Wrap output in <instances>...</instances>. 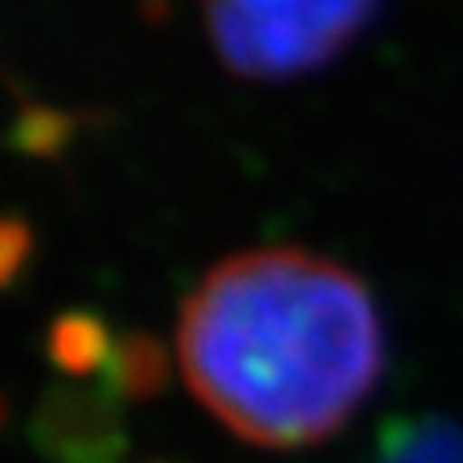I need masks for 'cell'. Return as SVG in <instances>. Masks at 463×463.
Masks as SVG:
<instances>
[{
  "mask_svg": "<svg viewBox=\"0 0 463 463\" xmlns=\"http://www.w3.org/2000/svg\"><path fill=\"white\" fill-rule=\"evenodd\" d=\"M178 364L240 440L306 448L332 437L379 383L383 325L364 282L332 259L240 251L185 298Z\"/></svg>",
  "mask_w": 463,
  "mask_h": 463,
  "instance_id": "1",
  "label": "cell"
},
{
  "mask_svg": "<svg viewBox=\"0 0 463 463\" xmlns=\"http://www.w3.org/2000/svg\"><path fill=\"white\" fill-rule=\"evenodd\" d=\"M228 70L282 81L325 66L371 24L379 0H201Z\"/></svg>",
  "mask_w": 463,
  "mask_h": 463,
  "instance_id": "2",
  "label": "cell"
},
{
  "mask_svg": "<svg viewBox=\"0 0 463 463\" xmlns=\"http://www.w3.org/2000/svg\"><path fill=\"white\" fill-rule=\"evenodd\" d=\"M112 340L109 328L90 313H66L51 325L47 352L54 359V367H62L70 374H90L97 367H109L112 359Z\"/></svg>",
  "mask_w": 463,
  "mask_h": 463,
  "instance_id": "3",
  "label": "cell"
},
{
  "mask_svg": "<svg viewBox=\"0 0 463 463\" xmlns=\"http://www.w3.org/2000/svg\"><path fill=\"white\" fill-rule=\"evenodd\" d=\"M166 383V355L151 336L116 340L109 359V390L124 402L155 398Z\"/></svg>",
  "mask_w": 463,
  "mask_h": 463,
  "instance_id": "4",
  "label": "cell"
},
{
  "mask_svg": "<svg viewBox=\"0 0 463 463\" xmlns=\"http://www.w3.org/2000/svg\"><path fill=\"white\" fill-rule=\"evenodd\" d=\"M383 463H463V440L452 432H410Z\"/></svg>",
  "mask_w": 463,
  "mask_h": 463,
  "instance_id": "5",
  "label": "cell"
},
{
  "mask_svg": "<svg viewBox=\"0 0 463 463\" xmlns=\"http://www.w3.org/2000/svg\"><path fill=\"white\" fill-rule=\"evenodd\" d=\"M24 243H27L24 228L16 221H8V228H5V274L16 270V259L24 255Z\"/></svg>",
  "mask_w": 463,
  "mask_h": 463,
  "instance_id": "6",
  "label": "cell"
}]
</instances>
